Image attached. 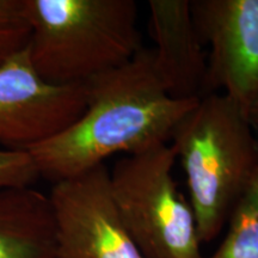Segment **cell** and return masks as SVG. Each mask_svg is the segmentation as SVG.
Listing matches in <instances>:
<instances>
[{"mask_svg": "<svg viewBox=\"0 0 258 258\" xmlns=\"http://www.w3.org/2000/svg\"><path fill=\"white\" fill-rule=\"evenodd\" d=\"M191 12L208 47L205 96H228L245 110L258 96V0H194Z\"/></svg>", "mask_w": 258, "mask_h": 258, "instance_id": "52a82bcc", "label": "cell"}, {"mask_svg": "<svg viewBox=\"0 0 258 258\" xmlns=\"http://www.w3.org/2000/svg\"><path fill=\"white\" fill-rule=\"evenodd\" d=\"M154 66L167 93L176 99L205 96L207 54L189 0L148 2Z\"/></svg>", "mask_w": 258, "mask_h": 258, "instance_id": "ba28073f", "label": "cell"}, {"mask_svg": "<svg viewBox=\"0 0 258 258\" xmlns=\"http://www.w3.org/2000/svg\"><path fill=\"white\" fill-rule=\"evenodd\" d=\"M37 179H40V175L28 151L0 148V191L28 188Z\"/></svg>", "mask_w": 258, "mask_h": 258, "instance_id": "7c38bea8", "label": "cell"}, {"mask_svg": "<svg viewBox=\"0 0 258 258\" xmlns=\"http://www.w3.org/2000/svg\"><path fill=\"white\" fill-rule=\"evenodd\" d=\"M246 114L251 125H252L254 129H258V96L254 98V101L251 103L249 108H247Z\"/></svg>", "mask_w": 258, "mask_h": 258, "instance_id": "4fadbf2b", "label": "cell"}, {"mask_svg": "<svg viewBox=\"0 0 258 258\" xmlns=\"http://www.w3.org/2000/svg\"><path fill=\"white\" fill-rule=\"evenodd\" d=\"M86 85H57L35 71L27 47L0 64V146L29 151L82 116Z\"/></svg>", "mask_w": 258, "mask_h": 258, "instance_id": "8992f818", "label": "cell"}, {"mask_svg": "<svg viewBox=\"0 0 258 258\" xmlns=\"http://www.w3.org/2000/svg\"><path fill=\"white\" fill-rule=\"evenodd\" d=\"M48 196L55 221V258H144L112 199L105 164L54 183Z\"/></svg>", "mask_w": 258, "mask_h": 258, "instance_id": "5b68a950", "label": "cell"}, {"mask_svg": "<svg viewBox=\"0 0 258 258\" xmlns=\"http://www.w3.org/2000/svg\"><path fill=\"white\" fill-rule=\"evenodd\" d=\"M175 161L164 144L121 158L109 170L112 199L144 258H205L195 214L173 177Z\"/></svg>", "mask_w": 258, "mask_h": 258, "instance_id": "277c9868", "label": "cell"}, {"mask_svg": "<svg viewBox=\"0 0 258 258\" xmlns=\"http://www.w3.org/2000/svg\"><path fill=\"white\" fill-rule=\"evenodd\" d=\"M30 27L22 0H0V64L24 49Z\"/></svg>", "mask_w": 258, "mask_h": 258, "instance_id": "8fae6325", "label": "cell"}, {"mask_svg": "<svg viewBox=\"0 0 258 258\" xmlns=\"http://www.w3.org/2000/svg\"><path fill=\"white\" fill-rule=\"evenodd\" d=\"M253 129L243 106L215 92L201 97L171 137L203 244L221 233L251 178L258 157Z\"/></svg>", "mask_w": 258, "mask_h": 258, "instance_id": "3957f363", "label": "cell"}, {"mask_svg": "<svg viewBox=\"0 0 258 258\" xmlns=\"http://www.w3.org/2000/svg\"><path fill=\"white\" fill-rule=\"evenodd\" d=\"M226 225L224 239L205 258H258V157L249 183Z\"/></svg>", "mask_w": 258, "mask_h": 258, "instance_id": "30bf717a", "label": "cell"}, {"mask_svg": "<svg viewBox=\"0 0 258 258\" xmlns=\"http://www.w3.org/2000/svg\"><path fill=\"white\" fill-rule=\"evenodd\" d=\"M34 69L57 85L85 84L143 49L134 0H22Z\"/></svg>", "mask_w": 258, "mask_h": 258, "instance_id": "7a4b0ae2", "label": "cell"}, {"mask_svg": "<svg viewBox=\"0 0 258 258\" xmlns=\"http://www.w3.org/2000/svg\"><path fill=\"white\" fill-rule=\"evenodd\" d=\"M86 108L55 137L28 151L40 178L57 183L127 156L164 145L199 99L167 93L151 49L85 83Z\"/></svg>", "mask_w": 258, "mask_h": 258, "instance_id": "6da1fadb", "label": "cell"}, {"mask_svg": "<svg viewBox=\"0 0 258 258\" xmlns=\"http://www.w3.org/2000/svg\"><path fill=\"white\" fill-rule=\"evenodd\" d=\"M49 196L32 186L0 191V258H55Z\"/></svg>", "mask_w": 258, "mask_h": 258, "instance_id": "9c48e42d", "label": "cell"}]
</instances>
